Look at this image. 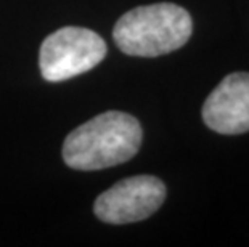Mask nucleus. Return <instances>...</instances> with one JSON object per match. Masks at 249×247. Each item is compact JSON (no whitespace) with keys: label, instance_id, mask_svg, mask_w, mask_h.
<instances>
[{"label":"nucleus","instance_id":"20e7f679","mask_svg":"<svg viewBox=\"0 0 249 247\" xmlns=\"http://www.w3.org/2000/svg\"><path fill=\"white\" fill-rule=\"evenodd\" d=\"M166 194V185L158 177H129L100 194L93 212L102 222L111 225L142 222L162 206Z\"/></svg>","mask_w":249,"mask_h":247},{"label":"nucleus","instance_id":"f257e3e1","mask_svg":"<svg viewBox=\"0 0 249 247\" xmlns=\"http://www.w3.org/2000/svg\"><path fill=\"white\" fill-rule=\"evenodd\" d=\"M143 130L134 115L107 111L79 125L63 143V161L76 170H100L130 161L142 146Z\"/></svg>","mask_w":249,"mask_h":247},{"label":"nucleus","instance_id":"39448f33","mask_svg":"<svg viewBox=\"0 0 249 247\" xmlns=\"http://www.w3.org/2000/svg\"><path fill=\"white\" fill-rule=\"evenodd\" d=\"M203 120L220 135L249 132V72H231L203 104Z\"/></svg>","mask_w":249,"mask_h":247},{"label":"nucleus","instance_id":"f03ea898","mask_svg":"<svg viewBox=\"0 0 249 247\" xmlns=\"http://www.w3.org/2000/svg\"><path fill=\"white\" fill-rule=\"evenodd\" d=\"M193 33V19L185 8L161 2L129 10L113 29L116 45L123 53L156 58L176 51Z\"/></svg>","mask_w":249,"mask_h":247},{"label":"nucleus","instance_id":"7ed1b4c3","mask_svg":"<svg viewBox=\"0 0 249 247\" xmlns=\"http://www.w3.org/2000/svg\"><path fill=\"white\" fill-rule=\"evenodd\" d=\"M107 56V42L95 31L65 26L47 35L40 45L39 66L42 77L61 82L90 71Z\"/></svg>","mask_w":249,"mask_h":247}]
</instances>
